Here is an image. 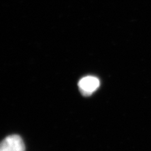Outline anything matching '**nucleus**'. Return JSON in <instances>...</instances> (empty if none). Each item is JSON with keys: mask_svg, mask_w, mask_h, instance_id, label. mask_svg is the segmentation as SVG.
Masks as SVG:
<instances>
[{"mask_svg": "<svg viewBox=\"0 0 151 151\" xmlns=\"http://www.w3.org/2000/svg\"><path fill=\"white\" fill-rule=\"evenodd\" d=\"M0 151H25V146L20 136L12 135L0 142Z\"/></svg>", "mask_w": 151, "mask_h": 151, "instance_id": "1", "label": "nucleus"}, {"mask_svg": "<svg viewBox=\"0 0 151 151\" xmlns=\"http://www.w3.org/2000/svg\"><path fill=\"white\" fill-rule=\"evenodd\" d=\"M100 80L96 77L88 76L79 80L78 83L79 89L84 96H90L100 86Z\"/></svg>", "mask_w": 151, "mask_h": 151, "instance_id": "2", "label": "nucleus"}]
</instances>
